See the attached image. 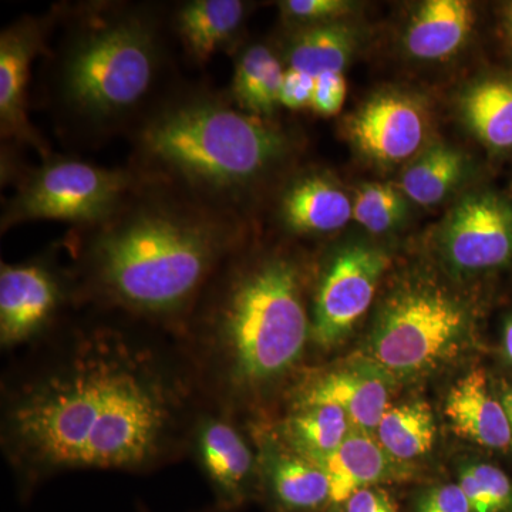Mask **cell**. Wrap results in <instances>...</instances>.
Instances as JSON below:
<instances>
[{"label":"cell","mask_w":512,"mask_h":512,"mask_svg":"<svg viewBox=\"0 0 512 512\" xmlns=\"http://www.w3.org/2000/svg\"><path fill=\"white\" fill-rule=\"evenodd\" d=\"M278 225L293 237H319L339 231L353 217V201L330 175H292L275 195Z\"/></svg>","instance_id":"obj_16"},{"label":"cell","mask_w":512,"mask_h":512,"mask_svg":"<svg viewBox=\"0 0 512 512\" xmlns=\"http://www.w3.org/2000/svg\"><path fill=\"white\" fill-rule=\"evenodd\" d=\"M406 205L392 185H363L353 200V218L367 231L384 234L402 221Z\"/></svg>","instance_id":"obj_28"},{"label":"cell","mask_w":512,"mask_h":512,"mask_svg":"<svg viewBox=\"0 0 512 512\" xmlns=\"http://www.w3.org/2000/svg\"><path fill=\"white\" fill-rule=\"evenodd\" d=\"M255 245L229 256L177 336L204 400L247 423L311 345L305 265Z\"/></svg>","instance_id":"obj_4"},{"label":"cell","mask_w":512,"mask_h":512,"mask_svg":"<svg viewBox=\"0 0 512 512\" xmlns=\"http://www.w3.org/2000/svg\"><path fill=\"white\" fill-rule=\"evenodd\" d=\"M468 127L487 146L512 147V80L488 79L474 84L461 99Z\"/></svg>","instance_id":"obj_24"},{"label":"cell","mask_w":512,"mask_h":512,"mask_svg":"<svg viewBox=\"0 0 512 512\" xmlns=\"http://www.w3.org/2000/svg\"><path fill=\"white\" fill-rule=\"evenodd\" d=\"M466 158L456 148L436 144L421 151L404 170L400 188L423 207L439 204L460 183Z\"/></svg>","instance_id":"obj_25"},{"label":"cell","mask_w":512,"mask_h":512,"mask_svg":"<svg viewBox=\"0 0 512 512\" xmlns=\"http://www.w3.org/2000/svg\"><path fill=\"white\" fill-rule=\"evenodd\" d=\"M278 6L291 29L338 22L352 9L345 0H284Z\"/></svg>","instance_id":"obj_29"},{"label":"cell","mask_w":512,"mask_h":512,"mask_svg":"<svg viewBox=\"0 0 512 512\" xmlns=\"http://www.w3.org/2000/svg\"><path fill=\"white\" fill-rule=\"evenodd\" d=\"M441 251L463 274L493 271L512 261V208L493 194L468 195L441 232Z\"/></svg>","instance_id":"obj_12"},{"label":"cell","mask_w":512,"mask_h":512,"mask_svg":"<svg viewBox=\"0 0 512 512\" xmlns=\"http://www.w3.org/2000/svg\"><path fill=\"white\" fill-rule=\"evenodd\" d=\"M234 76L229 97L239 107L262 119H274L281 106L285 64L271 46L249 43L235 50Z\"/></svg>","instance_id":"obj_22"},{"label":"cell","mask_w":512,"mask_h":512,"mask_svg":"<svg viewBox=\"0 0 512 512\" xmlns=\"http://www.w3.org/2000/svg\"><path fill=\"white\" fill-rule=\"evenodd\" d=\"M507 23H508V29H510V33L512 36V3L510 6H508V9H507Z\"/></svg>","instance_id":"obj_37"},{"label":"cell","mask_w":512,"mask_h":512,"mask_svg":"<svg viewBox=\"0 0 512 512\" xmlns=\"http://www.w3.org/2000/svg\"><path fill=\"white\" fill-rule=\"evenodd\" d=\"M476 15L464 0L424 2L407 26L404 45L420 60H444L456 55L473 30Z\"/></svg>","instance_id":"obj_20"},{"label":"cell","mask_w":512,"mask_h":512,"mask_svg":"<svg viewBox=\"0 0 512 512\" xmlns=\"http://www.w3.org/2000/svg\"><path fill=\"white\" fill-rule=\"evenodd\" d=\"M59 242L18 264L0 265V348H32L80 309L76 284Z\"/></svg>","instance_id":"obj_8"},{"label":"cell","mask_w":512,"mask_h":512,"mask_svg":"<svg viewBox=\"0 0 512 512\" xmlns=\"http://www.w3.org/2000/svg\"><path fill=\"white\" fill-rule=\"evenodd\" d=\"M436 420L423 400L390 406L375 431L380 446L397 461L429 453L436 441Z\"/></svg>","instance_id":"obj_26"},{"label":"cell","mask_w":512,"mask_h":512,"mask_svg":"<svg viewBox=\"0 0 512 512\" xmlns=\"http://www.w3.org/2000/svg\"><path fill=\"white\" fill-rule=\"evenodd\" d=\"M62 16V3L42 15H23L0 33V137L3 147H28L42 160L52 156L49 141L29 117L33 63L45 57Z\"/></svg>","instance_id":"obj_10"},{"label":"cell","mask_w":512,"mask_h":512,"mask_svg":"<svg viewBox=\"0 0 512 512\" xmlns=\"http://www.w3.org/2000/svg\"><path fill=\"white\" fill-rule=\"evenodd\" d=\"M389 266V255L363 245L339 249L332 256L313 296L311 345L329 350L348 338L369 311Z\"/></svg>","instance_id":"obj_11"},{"label":"cell","mask_w":512,"mask_h":512,"mask_svg":"<svg viewBox=\"0 0 512 512\" xmlns=\"http://www.w3.org/2000/svg\"><path fill=\"white\" fill-rule=\"evenodd\" d=\"M471 330L463 299L426 276L400 282L377 313L363 365L386 380H412L460 355Z\"/></svg>","instance_id":"obj_6"},{"label":"cell","mask_w":512,"mask_h":512,"mask_svg":"<svg viewBox=\"0 0 512 512\" xmlns=\"http://www.w3.org/2000/svg\"><path fill=\"white\" fill-rule=\"evenodd\" d=\"M444 413L461 439L490 450L512 447L510 419L501 399L491 392L484 370L473 369L447 394Z\"/></svg>","instance_id":"obj_18"},{"label":"cell","mask_w":512,"mask_h":512,"mask_svg":"<svg viewBox=\"0 0 512 512\" xmlns=\"http://www.w3.org/2000/svg\"><path fill=\"white\" fill-rule=\"evenodd\" d=\"M342 505L343 512H400L392 495L379 485L356 491Z\"/></svg>","instance_id":"obj_33"},{"label":"cell","mask_w":512,"mask_h":512,"mask_svg":"<svg viewBox=\"0 0 512 512\" xmlns=\"http://www.w3.org/2000/svg\"><path fill=\"white\" fill-rule=\"evenodd\" d=\"M416 512H471V508L460 485L440 484L420 495Z\"/></svg>","instance_id":"obj_31"},{"label":"cell","mask_w":512,"mask_h":512,"mask_svg":"<svg viewBox=\"0 0 512 512\" xmlns=\"http://www.w3.org/2000/svg\"><path fill=\"white\" fill-rule=\"evenodd\" d=\"M346 99V80L342 73H326L315 79L311 109L320 116H335Z\"/></svg>","instance_id":"obj_30"},{"label":"cell","mask_w":512,"mask_h":512,"mask_svg":"<svg viewBox=\"0 0 512 512\" xmlns=\"http://www.w3.org/2000/svg\"><path fill=\"white\" fill-rule=\"evenodd\" d=\"M458 485L471 512H512V480L493 464H470L460 471Z\"/></svg>","instance_id":"obj_27"},{"label":"cell","mask_w":512,"mask_h":512,"mask_svg":"<svg viewBox=\"0 0 512 512\" xmlns=\"http://www.w3.org/2000/svg\"><path fill=\"white\" fill-rule=\"evenodd\" d=\"M394 458L372 434L353 430L342 446L322 464L332 490V504L342 505L356 491L404 476Z\"/></svg>","instance_id":"obj_19"},{"label":"cell","mask_w":512,"mask_h":512,"mask_svg":"<svg viewBox=\"0 0 512 512\" xmlns=\"http://www.w3.org/2000/svg\"><path fill=\"white\" fill-rule=\"evenodd\" d=\"M315 79L309 74L286 69L281 89V106L289 110L311 109Z\"/></svg>","instance_id":"obj_32"},{"label":"cell","mask_w":512,"mask_h":512,"mask_svg":"<svg viewBox=\"0 0 512 512\" xmlns=\"http://www.w3.org/2000/svg\"><path fill=\"white\" fill-rule=\"evenodd\" d=\"M175 47L167 3H62L36 100L66 146L128 138L185 82Z\"/></svg>","instance_id":"obj_3"},{"label":"cell","mask_w":512,"mask_h":512,"mask_svg":"<svg viewBox=\"0 0 512 512\" xmlns=\"http://www.w3.org/2000/svg\"><path fill=\"white\" fill-rule=\"evenodd\" d=\"M291 394L289 403L340 407L352 426L367 434L375 433L390 407L386 379L370 369L326 372L301 382Z\"/></svg>","instance_id":"obj_17"},{"label":"cell","mask_w":512,"mask_h":512,"mask_svg":"<svg viewBox=\"0 0 512 512\" xmlns=\"http://www.w3.org/2000/svg\"><path fill=\"white\" fill-rule=\"evenodd\" d=\"M501 402H503L505 412H507L508 419H510L512 433V386L505 387L503 394H501Z\"/></svg>","instance_id":"obj_35"},{"label":"cell","mask_w":512,"mask_h":512,"mask_svg":"<svg viewBox=\"0 0 512 512\" xmlns=\"http://www.w3.org/2000/svg\"><path fill=\"white\" fill-rule=\"evenodd\" d=\"M429 114L406 93L384 92L366 101L350 117V140L377 164L394 165L419 156L429 137Z\"/></svg>","instance_id":"obj_13"},{"label":"cell","mask_w":512,"mask_h":512,"mask_svg":"<svg viewBox=\"0 0 512 512\" xmlns=\"http://www.w3.org/2000/svg\"><path fill=\"white\" fill-rule=\"evenodd\" d=\"M284 47L285 69L309 74L343 73L356 49V35L345 23L292 28Z\"/></svg>","instance_id":"obj_23"},{"label":"cell","mask_w":512,"mask_h":512,"mask_svg":"<svg viewBox=\"0 0 512 512\" xmlns=\"http://www.w3.org/2000/svg\"><path fill=\"white\" fill-rule=\"evenodd\" d=\"M187 458L207 481L214 505L237 512L259 497V450L247 421L208 403H201L192 420Z\"/></svg>","instance_id":"obj_9"},{"label":"cell","mask_w":512,"mask_h":512,"mask_svg":"<svg viewBox=\"0 0 512 512\" xmlns=\"http://www.w3.org/2000/svg\"><path fill=\"white\" fill-rule=\"evenodd\" d=\"M13 356L0 444L20 500L70 471L148 474L187 458L204 397L173 333L83 306Z\"/></svg>","instance_id":"obj_1"},{"label":"cell","mask_w":512,"mask_h":512,"mask_svg":"<svg viewBox=\"0 0 512 512\" xmlns=\"http://www.w3.org/2000/svg\"><path fill=\"white\" fill-rule=\"evenodd\" d=\"M128 167L251 221L252 205L285 174L298 140L239 109L227 90L184 82L128 137Z\"/></svg>","instance_id":"obj_5"},{"label":"cell","mask_w":512,"mask_h":512,"mask_svg":"<svg viewBox=\"0 0 512 512\" xmlns=\"http://www.w3.org/2000/svg\"><path fill=\"white\" fill-rule=\"evenodd\" d=\"M252 3L244 0H184L170 6L175 45L195 67L205 66L221 52L241 46Z\"/></svg>","instance_id":"obj_15"},{"label":"cell","mask_w":512,"mask_h":512,"mask_svg":"<svg viewBox=\"0 0 512 512\" xmlns=\"http://www.w3.org/2000/svg\"><path fill=\"white\" fill-rule=\"evenodd\" d=\"M130 167L106 168L76 157L52 156L39 167H26L16 178L15 192L3 205L0 231L25 222L60 221L87 228L106 220L136 187Z\"/></svg>","instance_id":"obj_7"},{"label":"cell","mask_w":512,"mask_h":512,"mask_svg":"<svg viewBox=\"0 0 512 512\" xmlns=\"http://www.w3.org/2000/svg\"><path fill=\"white\" fill-rule=\"evenodd\" d=\"M137 512H150L147 510L146 507H144L143 504L138 505ZM198 512H225L220 510V508L217 507V505H211V507L205 508V510L198 511Z\"/></svg>","instance_id":"obj_36"},{"label":"cell","mask_w":512,"mask_h":512,"mask_svg":"<svg viewBox=\"0 0 512 512\" xmlns=\"http://www.w3.org/2000/svg\"><path fill=\"white\" fill-rule=\"evenodd\" d=\"M503 349L505 357H507L508 362L512 365V318L504 329Z\"/></svg>","instance_id":"obj_34"},{"label":"cell","mask_w":512,"mask_h":512,"mask_svg":"<svg viewBox=\"0 0 512 512\" xmlns=\"http://www.w3.org/2000/svg\"><path fill=\"white\" fill-rule=\"evenodd\" d=\"M259 450V497L275 512H323L332 504L325 470L291 450L266 423H248Z\"/></svg>","instance_id":"obj_14"},{"label":"cell","mask_w":512,"mask_h":512,"mask_svg":"<svg viewBox=\"0 0 512 512\" xmlns=\"http://www.w3.org/2000/svg\"><path fill=\"white\" fill-rule=\"evenodd\" d=\"M251 235V221L140 177L106 220L70 229L59 245L80 308L121 312L178 336Z\"/></svg>","instance_id":"obj_2"},{"label":"cell","mask_w":512,"mask_h":512,"mask_svg":"<svg viewBox=\"0 0 512 512\" xmlns=\"http://www.w3.org/2000/svg\"><path fill=\"white\" fill-rule=\"evenodd\" d=\"M284 419L269 426L291 450L322 466L348 439L352 423L346 413L332 404L289 403Z\"/></svg>","instance_id":"obj_21"}]
</instances>
